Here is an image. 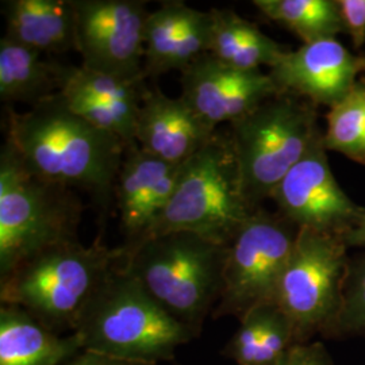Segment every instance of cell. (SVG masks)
Returning a JSON list of instances; mask_svg holds the SVG:
<instances>
[{
    "mask_svg": "<svg viewBox=\"0 0 365 365\" xmlns=\"http://www.w3.org/2000/svg\"><path fill=\"white\" fill-rule=\"evenodd\" d=\"M324 145L327 152L344 155L365 165V80L360 78L349 93L329 108Z\"/></svg>",
    "mask_w": 365,
    "mask_h": 365,
    "instance_id": "23",
    "label": "cell"
},
{
    "mask_svg": "<svg viewBox=\"0 0 365 365\" xmlns=\"http://www.w3.org/2000/svg\"><path fill=\"white\" fill-rule=\"evenodd\" d=\"M229 135L252 209L262 207L274 188L322 133L318 107L291 93L265 101L229 123Z\"/></svg>",
    "mask_w": 365,
    "mask_h": 365,
    "instance_id": "7",
    "label": "cell"
},
{
    "mask_svg": "<svg viewBox=\"0 0 365 365\" xmlns=\"http://www.w3.org/2000/svg\"><path fill=\"white\" fill-rule=\"evenodd\" d=\"M217 129L196 114L182 96L170 98L160 88L145 95L135 130V144L145 153L182 165L215 135Z\"/></svg>",
    "mask_w": 365,
    "mask_h": 365,
    "instance_id": "16",
    "label": "cell"
},
{
    "mask_svg": "<svg viewBox=\"0 0 365 365\" xmlns=\"http://www.w3.org/2000/svg\"><path fill=\"white\" fill-rule=\"evenodd\" d=\"M4 37L37 52L76 51L73 0H3Z\"/></svg>",
    "mask_w": 365,
    "mask_h": 365,
    "instance_id": "18",
    "label": "cell"
},
{
    "mask_svg": "<svg viewBox=\"0 0 365 365\" xmlns=\"http://www.w3.org/2000/svg\"><path fill=\"white\" fill-rule=\"evenodd\" d=\"M4 143L46 182L84 191L107 211L126 144L75 114L61 93L25 113L6 110Z\"/></svg>",
    "mask_w": 365,
    "mask_h": 365,
    "instance_id": "1",
    "label": "cell"
},
{
    "mask_svg": "<svg viewBox=\"0 0 365 365\" xmlns=\"http://www.w3.org/2000/svg\"><path fill=\"white\" fill-rule=\"evenodd\" d=\"M255 211L244 191L229 131H217L209 144L182 164L175 192L152 237L191 232L229 247Z\"/></svg>",
    "mask_w": 365,
    "mask_h": 365,
    "instance_id": "6",
    "label": "cell"
},
{
    "mask_svg": "<svg viewBox=\"0 0 365 365\" xmlns=\"http://www.w3.org/2000/svg\"><path fill=\"white\" fill-rule=\"evenodd\" d=\"M209 53L223 64L244 71L274 68L289 51L257 25L230 9H211Z\"/></svg>",
    "mask_w": 365,
    "mask_h": 365,
    "instance_id": "20",
    "label": "cell"
},
{
    "mask_svg": "<svg viewBox=\"0 0 365 365\" xmlns=\"http://www.w3.org/2000/svg\"><path fill=\"white\" fill-rule=\"evenodd\" d=\"M68 365H152L138 363V361H129L122 360L117 357L106 356L101 353L90 352V351H81L73 360H71Z\"/></svg>",
    "mask_w": 365,
    "mask_h": 365,
    "instance_id": "27",
    "label": "cell"
},
{
    "mask_svg": "<svg viewBox=\"0 0 365 365\" xmlns=\"http://www.w3.org/2000/svg\"><path fill=\"white\" fill-rule=\"evenodd\" d=\"M182 165H173L145 153L137 144L126 146L118 172L114 200L123 252L150 238L170 203Z\"/></svg>",
    "mask_w": 365,
    "mask_h": 365,
    "instance_id": "13",
    "label": "cell"
},
{
    "mask_svg": "<svg viewBox=\"0 0 365 365\" xmlns=\"http://www.w3.org/2000/svg\"><path fill=\"white\" fill-rule=\"evenodd\" d=\"M356 336H360V337H365V315L364 318L361 319V322H360V325L357 327V330H356V334H354V337Z\"/></svg>",
    "mask_w": 365,
    "mask_h": 365,
    "instance_id": "29",
    "label": "cell"
},
{
    "mask_svg": "<svg viewBox=\"0 0 365 365\" xmlns=\"http://www.w3.org/2000/svg\"><path fill=\"white\" fill-rule=\"evenodd\" d=\"M280 93L269 72L238 69L223 64L210 53L182 72L180 96L215 129L247 115Z\"/></svg>",
    "mask_w": 365,
    "mask_h": 365,
    "instance_id": "12",
    "label": "cell"
},
{
    "mask_svg": "<svg viewBox=\"0 0 365 365\" xmlns=\"http://www.w3.org/2000/svg\"><path fill=\"white\" fill-rule=\"evenodd\" d=\"M146 78H117L66 66L60 93L69 108L99 130L135 144L140 111L148 92Z\"/></svg>",
    "mask_w": 365,
    "mask_h": 365,
    "instance_id": "15",
    "label": "cell"
},
{
    "mask_svg": "<svg viewBox=\"0 0 365 365\" xmlns=\"http://www.w3.org/2000/svg\"><path fill=\"white\" fill-rule=\"evenodd\" d=\"M81 66L117 78H146L143 0H73Z\"/></svg>",
    "mask_w": 365,
    "mask_h": 365,
    "instance_id": "10",
    "label": "cell"
},
{
    "mask_svg": "<svg viewBox=\"0 0 365 365\" xmlns=\"http://www.w3.org/2000/svg\"><path fill=\"white\" fill-rule=\"evenodd\" d=\"M299 227L277 211L256 210L227 247L221 297L214 319H241L253 309L274 303L280 279Z\"/></svg>",
    "mask_w": 365,
    "mask_h": 365,
    "instance_id": "9",
    "label": "cell"
},
{
    "mask_svg": "<svg viewBox=\"0 0 365 365\" xmlns=\"http://www.w3.org/2000/svg\"><path fill=\"white\" fill-rule=\"evenodd\" d=\"M64 68V64L43 60L42 53L3 37L0 39L1 102L33 107L60 93Z\"/></svg>",
    "mask_w": 365,
    "mask_h": 365,
    "instance_id": "21",
    "label": "cell"
},
{
    "mask_svg": "<svg viewBox=\"0 0 365 365\" xmlns=\"http://www.w3.org/2000/svg\"><path fill=\"white\" fill-rule=\"evenodd\" d=\"M269 200L277 212L299 229L339 237L352 227L364 210L336 180L324 145V130L279 182Z\"/></svg>",
    "mask_w": 365,
    "mask_h": 365,
    "instance_id": "11",
    "label": "cell"
},
{
    "mask_svg": "<svg viewBox=\"0 0 365 365\" xmlns=\"http://www.w3.org/2000/svg\"><path fill=\"white\" fill-rule=\"evenodd\" d=\"M72 333L83 351L158 365L197 337L157 302L119 262L78 317Z\"/></svg>",
    "mask_w": 365,
    "mask_h": 365,
    "instance_id": "2",
    "label": "cell"
},
{
    "mask_svg": "<svg viewBox=\"0 0 365 365\" xmlns=\"http://www.w3.org/2000/svg\"><path fill=\"white\" fill-rule=\"evenodd\" d=\"M344 33H346L354 51L365 43V0H337Z\"/></svg>",
    "mask_w": 365,
    "mask_h": 365,
    "instance_id": "25",
    "label": "cell"
},
{
    "mask_svg": "<svg viewBox=\"0 0 365 365\" xmlns=\"http://www.w3.org/2000/svg\"><path fill=\"white\" fill-rule=\"evenodd\" d=\"M365 72V56L353 54L336 38L302 43L269 69L282 93L331 108L342 101Z\"/></svg>",
    "mask_w": 365,
    "mask_h": 365,
    "instance_id": "14",
    "label": "cell"
},
{
    "mask_svg": "<svg viewBox=\"0 0 365 365\" xmlns=\"http://www.w3.org/2000/svg\"><path fill=\"white\" fill-rule=\"evenodd\" d=\"M365 315V252L349 257L342 304L327 339L354 337Z\"/></svg>",
    "mask_w": 365,
    "mask_h": 365,
    "instance_id": "24",
    "label": "cell"
},
{
    "mask_svg": "<svg viewBox=\"0 0 365 365\" xmlns=\"http://www.w3.org/2000/svg\"><path fill=\"white\" fill-rule=\"evenodd\" d=\"M227 247L191 232L148 238L125 253L123 268L182 325L200 334L223 284Z\"/></svg>",
    "mask_w": 365,
    "mask_h": 365,
    "instance_id": "3",
    "label": "cell"
},
{
    "mask_svg": "<svg viewBox=\"0 0 365 365\" xmlns=\"http://www.w3.org/2000/svg\"><path fill=\"white\" fill-rule=\"evenodd\" d=\"M211 13L184 1H163L148 15L145 26L144 71L157 78L172 71L182 73L196 58L209 53Z\"/></svg>",
    "mask_w": 365,
    "mask_h": 365,
    "instance_id": "17",
    "label": "cell"
},
{
    "mask_svg": "<svg viewBox=\"0 0 365 365\" xmlns=\"http://www.w3.org/2000/svg\"><path fill=\"white\" fill-rule=\"evenodd\" d=\"M123 249H110L98 238L46 249L0 279L1 304L16 306L54 333L73 330L81 310L119 262Z\"/></svg>",
    "mask_w": 365,
    "mask_h": 365,
    "instance_id": "4",
    "label": "cell"
},
{
    "mask_svg": "<svg viewBox=\"0 0 365 365\" xmlns=\"http://www.w3.org/2000/svg\"><path fill=\"white\" fill-rule=\"evenodd\" d=\"M277 365H333V359L322 342L309 341L294 345Z\"/></svg>",
    "mask_w": 365,
    "mask_h": 365,
    "instance_id": "26",
    "label": "cell"
},
{
    "mask_svg": "<svg viewBox=\"0 0 365 365\" xmlns=\"http://www.w3.org/2000/svg\"><path fill=\"white\" fill-rule=\"evenodd\" d=\"M341 238L348 249H365V207L360 218Z\"/></svg>",
    "mask_w": 365,
    "mask_h": 365,
    "instance_id": "28",
    "label": "cell"
},
{
    "mask_svg": "<svg viewBox=\"0 0 365 365\" xmlns=\"http://www.w3.org/2000/svg\"><path fill=\"white\" fill-rule=\"evenodd\" d=\"M78 192L27 170L13 146L0 152V279L46 249L78 241Z\"/></svg>",
    "mask_w": 365,
    "mask_h": 365,
    "instance_id": "5",
    "label": "cell"
},
{
    "mask_svg": "<svg viewBox=\"0 0 365 365\" xmlns=\"http://www.w3.org/2000/svg\"><path fill=\"white\" fill-rule=\"evenodd\" d=\"M348 247L339 235L300 229L274 303L287 315L298 344L327 337L339 317L348 272Z\"/></svg>",
    "mask_w": 365,
    "mask_h": 365,
    "instance_id": "8",
    "label": "cell"
},
{
    "mask_svg": "<svg viewBox=\"0 0 365 365\" xmlns=\"http://www.w3.org/2000/svg\"><path fill=\"white\" fill-rule=\"evenodd\" d=\"M83 351L75 333L60 336L26 310L0 307V365H58Z\"/></svg>",
    "mask_w": 365,
    "mask_h": 365,
    "instance_id": "19",
    "label": "cell"
},
{
    "mask_svg": "<svg viewBox=\"0 0 365 365\" xmlns=\"http://www.w3.org/2000/svg\"><path fill=\"white\" fill-rule=\"evenodd\" d=\"M255 7L269 21L302 41L312 43L344 33L337 0H255Z\"/></svg>",
    "mask_w": 365,
    "mask_h": 365,
    "instance_id": "22",
    "label": "cell"
}]
</instances>
